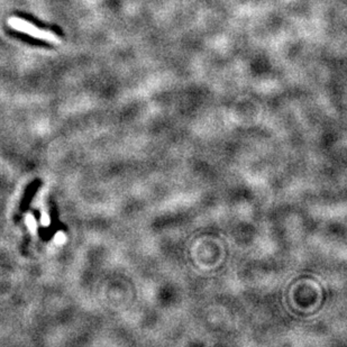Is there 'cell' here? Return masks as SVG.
<instances>
[{"instance_id":"cell-1","label":"cell","mask_w":347,"mask_h":347,"mask_svg":"<svg viewBox=\"0 0 347 347\" xmlns=\"http://www.w3.org/2000/svg\"><path fill=\"white\" fill-rule=\"evenodd\" d=\"M9 25L13 28H15V30L24 32V33L31 35V36L43 38V39H45V41H50L53 43H58V37H56L53 33H51V32L39 30V28L35 27L34 25H32L31 23H28V21H26V20L18 19V18H12L9 20Z\"/></svg>"},{"instance_id":"cell-2","label":"cell","mask_w":347,"mask_h":347,"mask_svg":"<svg viewBox=\"0 0 347 347\" xmlns=\"http://www.w3.org/2000/svg\"><path fill=\"white\" fill-rule=\"evenodd\" d=\"M63 241H64V236L62 234H60V235L56 236V242L63 243Z\"/></svg>"}]
</instances>
